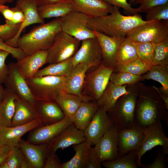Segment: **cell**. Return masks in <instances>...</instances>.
<instances>
[{"mask_svg":"<svg viewBox=\"0 0 168 168\" xmlns=\"http://www.w3.org/2000/svg\"><path fill=\"white\" fill-rule=\"evenodd\" d=\"M12 8L13 11L12 20V21L5 23L10 25L21 23L24 19V15L22 11L16 5Z\"/></svg>","mask_w":168,"mask_h":168,"instance_id":"816d5d0a","label":"cell"},{"mask_svg":"<svg viewBox=\"0 0 168 168\" xmlns=\"http://www.w3.org/2000/svg\"><path fill=\"white\" fill-rule=\"evenodd\" d=\"M10 54L9 52L0 49V82L2 84L4 83L8 73V66L5 61Z\"/></svg>","mask_w":168,"mask_h":168,"instance_id":"c3c4849f","label":"cell"},{"mask_svg":"<svg viewBox=\"0 0 168 168\" xmlns=\"http://www.w3.org/2000/svg\"><path fill=\"white\" fill-rule=\"evenodd\" d=\"M114 71L113 68L106 67L102 63L94 70L86 74L82 89L83 95L97 102Z\"/></svg>","mask_w":168,"mask_h":168,"instance_id":"8992f818","label":"cell"},{"mask_svg":"<svg viewBox=\"0 0 168 168\" xmlns=\"http://www.w3.org/2000/svg\"><path fill=\"white\" fill-rule=\"evenodd\" d=\"M40 125L38 119L26 124L15 126H0V145L11 148L16 146L21 137L32 129Z\"/></svg>","mask_w":168,"mask_h":168,"instance_id":"cb8c5ba5","label":"cell"},{"mask_svg":"<svg viewBox=\"0 0 168 168\" xmlns=\"http://www.w3.org/2000/svg\"><path fill=\"white\" fill-rule=\"evenodd\" d=\"M155 90H156L160 95V97L162 99L166 109L168 110V96H167L161 93L159 89L155 86H152Z\"/></svg>","mask_w":168,"mask_h":168,"instance_id":"9f6ffc18","label":"cell"},{"mask_svg":"<svg viewBox=\"0 0 168 168\" xmlns=\"http://www.w3.org/2000/svg\"><path fill=\"white\" fill-rule=\"evenodd\" d=\"M34 107L40 126L57 123L65 117L55 101H36Z\"/></svg>","mask_w":168,"mask_h":168,"instance_id":"ffe728a7","label":"cell"},{"mask_svg":"<svg viewBox=\"0 0 168 168\" xmlns=\"http://www.w3.org/2000/svg\"><path fill=\"white\" fill-rule=\"evenodd\" d=\"M126 37L136 42H160L168 38V21H150L136 27Z\"/></svg>","mask_w":168,"mask_h":168,"instance_id":"ba28073f","label":"cell"},{"mask_svg":"<svg viewBox=\"0 0 168 168\" xmlns=\"http://www.w3.org/2000/svg\"><path fill=\"white\" fill-rule=\"evenodd\" d=\"M73 124L69 117L65 116L57 123L38 126L29 132L27 141L34 144H47L62 131Z\"/></svg>","mask_w":168,"mask_h":168,"instance_id":"2e32d148","label":"cell"},{"mask_svg":"<svg viewBox=\"0 0 168 168\" xmlns=\"http://www.w3.org/2000/svg\"><path fill=\"white\" fill-rule=\"evenodd\" d=\"M118 132L119 129L113 125L95 145L94 147L101 163L119 157Z\"/></svg>","mask_w":168,"mask_h":168,"instance_id":"5bb4252c","label":"cell"},{"mask_svg":"<svg viewBox=\"0 0 168 168\" xmlns=\"http://www.w3.org/2000/svg\"><path fill=\"white\" fill-rule=\"evenodd\" d=\"M137 54L139 59L151 67L154 53L153 43L149 42H136Z\"/></svg>","mask_w":168,"mask_h":168,"instance_id":"60d3db41","label":"cell"},{"mask_svg":"<svg viewBox=\"0 0 168 168\" xmlns=\"http://www.w3.org/2000/svg\"><path fill=\"white\" fill-rule=\"evenodd\" d=\"M80 41L61 31L57 34L53 44L47 50V63H59L72 57L79 49Z\"/></svg>","mask_w":168,"mask_h":168,"instance_id":"52a82bcc","label":"cell"},{"mask_svg":"<svg viewBox=\"0 0 168 168\" xmlns=\"http://www.w3.org/2000/svg\"><path fill=\"white\" fill-rule=\"evenodd\" d=\"M0 168H9V167L8 163L6 162L0 166Z\"/></svg>","mask_w":168,"mask_h":168,"instance_id":"91938a15","label":"cell"},{"mask_svg":"<svg viewBox=\"0 0 168 168\" xmlns=\"http://www.w3.org/2000/svg\"><path fill=\"white\" fill-rule=\"evenodd\" d=\"M26 80L36 101H55L59 95L66 91L65 77L47 76Z\"/></svg>","mask_w":168,"mask_h":168,"instance_id":"5b68a950","label":"cell"},{"mask_svg":"<svg viewBox=\"0 0 168 168\" xmlns=\"http://www.w3.org/2000/svg\"><path fill=\"white\" fill-rule=\"evenodd\" d=\"M0 13L4 17L5 23L12 20L13 15L12 8H10L4 4H0Z\"/></svg>","mask_w":168,"mask_h":168,"instance_id":"f5cc1de1","label":"cell"},{"mask_svg":"<svg viewBox=\"0 0 168 168\" xmlns=\"http://www.w3.org/2000/svg\"><path fill=\"white\" fill-rule=\"evenodd\" d=\"M86 141L84 131L77 128L73 124L67 127L47 144L48 150L56 152L59 149L67 148Z\"/></svg>","mask_w":168,"mask_h":168,"instance_id":"ac0fdd59","label":"cell"},{"mask_svg":"<svg viewBox=\"0 0 168 168\" xmlns=\"http://www.w3.org/2000/svg\"><path fill=\"white\" fill-rule=\"evenodd\" d=\"M154 53L152 66H168V38L156 43H153Z\"/></svg>","mask_w":168,"mask_h":168,"instance_id":"8d00e7d4","label":"cell"},{"mask_svg":"<svg viewBox=\"0 0 168 168\" xmlns=\"http://www.w3.org/2000/svg\"><path fill=\"white\" fill-rule=\"evenodd\" d=\"M114 125L112 120L107 112L99 107L84 130L86 140L91 146L95 145Z\"/></svg>","mask_w":168,"mask_h":168,"instance_id":"4fadbf2b","label":"cell"},{"mask_svg":"<svg viewBox=\"0 0 168 168\" xmlns=\"http://www.w3.org/2000/svg\"><path fill=\"white\" fill-rule=\"evenodd\" d=\"M106 168H138L139 167L137 150H132L124 156L101 163Z\"/></svg>","mask_w":168,"mask_h":168,"instance_id":"d590c367","label":"cell"},{"mask_svg":"<svg viewBox=\"0 0 168 168\" xmlns=\"http://www.w3.org/2000/svg\"><path fill=\"white\" fill-rule=\"evenodd\" d=\"M4 84L6 88L12 90L20 99L34 107L36 101L30 91L26 80L20 74L16 63L10 62Z\"/></svg>","mask_w":168,"mask_h":168,"instance_id":"8fae6325","label":"cell"},{"mask_svg":"<svg viewBox=\"0 0 168 168\" xmlns=\"http://www.w3.org/2000/svg\"><path fill=\"white\" fill-rule=\"evenodd\" d=\"M152 79L160 83L162 85L160 91L168 96V66L153 65L145 74L142 75V81Z\"/></svg>","mask_w":168,"mask_h":168,"instance_id":"e575fe53","label":"cell"},{"mask_svg":"<svg viewBox=\"0 0 168 168\" xmlns=\"http://www.w3.org/2000/svg\"><path fill=\"white\" fill-rule=\"evenodd\" d=\"M110 81L117 86L133 85L142 81V76L136 75L125 72L114 71Z\"/></svg>","mask_w":168,"mask_h":168,"instance_id":"f35d334b","label":"cell"},{"mask_svg":"<svg viewBox=\"0 0 168 168\" xmlns=\"http://www.w3.org/2000/svg\"><path fill=\"white\" fill-rule=\"evenodd\" d=\"M99 107L96 101H83L75 113L70 118L77 128L84 130Z\"/></svg>","mask_w":168,"mask_h":168,"instance_id":"484cf974","label":"cell"},{"mask_svg":"<svg viewBox=\"0 0 168 168\" xmlns=\"http://www.w3.org/2000/svg\"><path fill=\"white\" fill-rule=\"evenodd\" d=\"M101 166L94 147H91L89 152L84 168H101Z\"/></svg>","mask_w":168,"mask_h":168,"instance_id":"681fc988","label":"cell"},{"mask_svg":"<svg viewBox=\"0 0 168 168\" xmlns=\"http://www.w3.org/2000/svg\"><path fill=\"white\" fill-rule=\"evenodd\" d=\"M40 17L43 19L51 18L63 17L73 11L72 3L58 2L38 7Z\"/></svg>","mask_w":168,"mask_h":168,"instance_id":"4dcf8cb0","label":"cell"},{"mask_svg":"<svg viewBox=\"0 0 168 168\" xmlns=\"http://www.w3.org/2000/svg\"><path fill=\"white\" fill-rule=\"evenodd\" d=\"M89 68L84 63H79L74 66L69 73L66 77V91L78 96L84 101L91 100L84 96L82 92L87 70Z\"/></svg>","mask_w":168,"mask_h":168,"instance_id":"d4e9b609","label":"cell"},{"mask_svg":"<svg viewBox=\"0 0 168 168\" xmlns=\"http://www.w3.org/2000/svg\"><path fill=\"white\" fill-rule=\"evenodd\" d=\"M80 47L72 57L74 66L80 63L87 64L89 68L97 67L102 62L101 50L96 37L82 41Z\"/></svg>","mask_w":168,"mask_h":168,"instance_id":"7c38bea8","label":"cell"},{"mask_svg":"<svg viewBox=\"0 0 168 168\" xmlns=\"http://www.w3.org/2000/svg\"><path fill=\"white\" fill-rule=\"evenodd\" d=\"M119 8L113 6L112 11L109 14L89 19L88 28L92 30H96L111 37L124 38L136 27L150 21L143 20L138 14L123 15L120 13Z\"/></svg>","mask_w":168,"mask_h":168,"instance_id":"7a4b0ae2","label":"cell"},{"mask_svg":"<svg viewBox=\"0 0 168 168\" xmlns=\"http://www.w3.org/2000/svg\"><path fill=\"white\" fill-rule=\"evenodd\" d=\"M15 109L11 126L21 125L38 119L34 107L18 97L15 101Z\"/></svg>","mask_w":168,"mask_h":168,"instance_id":"4316f807","label":"cell"},{"mask_svg":"<svg viewBox=\"0 0 168 168\" xmlns=\"http://www.w3.org/2000/svg\"><path fill=\"white\" fill-rule=\"evenodd\" d=\"M21 23L10 25H0V38L4 41L14 37L17 33Z\"/></svg>","mask_w":168,"mask_h":168,"instance_id":"f6af8a7d","label":"cell"},{"mask_svg":"<svg viewBox=\"0 0 168 168\" xmlns=\"http://www.w3.org/2000/svg\"><path fill=\"white\" fill-rule=\"evenodd\" d=\"M61 31L82 41L96 36L88 27L89 18L80 12L72 11L61 17Z\"/></svg>","mask_w":168,"mask_h":168,"instance_id":"9c48e42d","label":"cell"},{"mask_svg":"<svg viewBox=\"0 0 168 168\" xmlns=\"http://www.w3.org/2000/svg\"><path fill=\"white\" fill-rule=\"evenodd\" d=\"M146 13V21H168V3L153 7Z\"/></svg>","mask_w":168,"mask_h":168,"instance_id":"b9f144b4","label":"cell"},{"mask_svg":"<svg viewBox=\"0 0 168 168\" xmlns=\"http://www.w3.org/2000/svg\"><path fill=\"white\" fill-rule=\"evenodd\" d=\"M138 58L136 42L127 37H125L120 44L117 51V66L128 64Z\"/></svg>","mask_w":168,"mask_h":168,"instance_id":"f546056e","label":"cell"},{"mask_svg":"<svg viewBox=\"0 0 168 168\" xmlns=\"http://www.w3.org/2000/svg\"><path fill=\"white\" fill-rule=\"evenodd\" d=\"M0 49L9 52L14 58L19 60L26 55L18 48L10 47L6 44L3 40L0 38Z\"/></svg>","mask_w":168,"mask_h":168,"instance_id":"f907efd6","label":"cell"},{"mask_svg":"<svg viewBox=\"0 0 168 168\" xmlns=\"http://www.w3.org/2000/svg\"><path fill=\"white\" fill-rule=\"evenodd\" d=\"M38 7L58 3L69 2L73 3L72 0H35Z\"/></svg>","mask_w":168,"mask_h":168,"instance_id":"11a10c76","label":"cell"},{"mask_svg":"<svg viewBox=\"0 0 168 168\" xmlns=\"http://www.w3.org/2000/svg\"><path fill=\"white\" fill-rule=\"evenodd\" d=\"M2 84L0 82V104L4 99L6 93L5 89L3 88Z\"/></svg>","mask_w":168,"mask_h":168,"instance_id":"6f0895ef","label":"cell"},{"mask_svg":"<svg viewBox=\"0 0 168 168\" xmlns=\"http://www.w3.org/2000/svg\"><path fill=\"white\" fill-rule=\"evenodd\" d=\"M92 30L100 46L102 55V63L106 67L113 68L114 70L117 66V51L125 37H111L96 30Z\"/></svg>","mask_w":168,"mask_h":168,"instance_id":"d6986e66","label":"cell"},{"mask_svg":"<svg viewBox=\"0 0 168 168\" xmlns=\"http://www.w3.org/2000/svg\"><path fill=\"white\" fill-rule=\"evenodd\" d=\"M168 3V0H136L135 3L139 4L138 7L141 12H146L150 8Z\"/></svg>","mask_w":168,"mask_h":168,"instance_id":"bcb514c9","label":"cell"},{"mask_svg":"<svg viewBox=\"0 0 168 168\" xmlns=\"http://www.w3.org/2000/svg\"><path fill=\"white\" fill-rule=\"evenodd\" d=\"M83 101L80 96L66 91L60 93L55 100L65 116L69 118L75 113Z\"/></svg>","mask_w":168,"mask_h":168,"instance_id":"d6a6232c","label":"cell"},{"mask_svg":"<svg viewBox=\"0 0 168 168\" xmlns=\"http://www.w3.org/2000/svg\"><path fill=\"white\" fill-rule=\"evenodd\" d=\"M16 6L23 12L24 19L21 23L19 30L12 38L4 41L8 46L17 48V41L23 31L27 26L35 24L44 23V20L40 16L38 6L35 0H17Z\"/></svg>","mask_w":168,"mask_h":168,"instance_id":"9a60e30c","label":"cell"},{"mask_svg":"<svg viewBox=\"0 0 168 168\" xmlns=\"http://www.w3.org/2000/svg\"><path fill=\"white\" fill-rule=\"evenodd\" d=\"M6 95L0 104V126L11 127L15 109V101L18 98L12 90L6 88Z\"/></svg>","mask_w":168,"mask_h":168,"instance_id":"f1b7e54d","label":"cell"},{"mask_svg":"<svg viewBox=\"0 0 168 168\" xmlns=\"http://www.w3.org/2000/svg\"><path fill=\"white\" fill-rule=\"evenodd\" d=\"M61 18H58L33 28L21 36L17 47L26 55L39 50H47L53 44L57 34L61 31Z\"/></svg>","mask_w":168,"mask_h":168,"instance_id":"3957f363","label":"cell"},{"mask_svg":"<svg viewBox=\"0 0 168 168\" xmlns=\"http://www.w3.org/2000/svg\"><path fill=\"white\" fill-rule=\"evenodd\" d=\"M11 149V148L8 146L0 145V166L6 162Z\"/></svg>","mask_w":168,"mask_h":168,"instance_id":"db71d44e","label":"cell"},{"mask_svg":"<svg viewBox=\"0 0 168 168\" xmlns=\"http://www.w3.org/2000/svg\"><path fill=\"white\" fill-rule=\"evenodd\" d=\"M128 85L117 86L110 81L97 102L99 107L106 112L112 110L117 99L128 92L127 88Z\"/></svg>","mask_w":168,"mask_h":168,"instance_id":"83f0119b","label":"cell"},{"mask_svg":"<svg viewBox=\"0 0 168 168\" xmlns=\"http://www.w3.org/2000/svg\"><path fill=\"white\" fill-rule=\"evenodd\" d=\"M151 67L138 58L128 64L117 66L114 71L125 72L136 75L142 76L146 73Z\"/></svg>","mask_w":168,"mask_h":168,"instance_id":"ab89813d","label":"cell"},{"mask_svg":"<svg viewBox=\"0 0 168 168\" xmlns=\"http://www.w3.org/2000/svg\"><path fill=\"white\" fill-rule=\"evenodd\" d=\"M136 124L144 128L161 121L168 124V113L158 91L139 82L135 110Z\"/></svg>","mask_w":168,"mask_h":168,"instance_id":"6da1fadb","label":"cell"},{"mask_svg":"<svg viewBox=\"0 0 168 168\" xmlns=\"http://www.w3.org/2000/svg\"><path fill=\"white\" fill-rule=\"evenodd\" d=\"M16 146L22 151L30 168H44L48 151L47 144H34L21 138Z\"/></svg>","mask_w":168,"mask_h":168,"instance_id":"7402d4cb","label":"cell"},{"mask_svg":"<svg viewBox=\"0 0 168 168\" xmlns=\"http://www.w3.org/2000/svg\"><path fill=\"white\" fill-rule=\"evenodd\" d=\"M74 66L72 57L63 62L49 64L46 67L40 69L34 77L47 76L66 77Z\"/></svg>","mask_w":168,"mask_h":168,"instance_id":"836d02e7","label":"cell"},{"mask_svg":"<svg viewBox=\"0 0 168 168\" xmlns=\"http://www.w3.org/2000/svg\"><path fill=\"white\" fill-rule=\"evenodd\" d=\"M6 162L9 168H30L23 152L17 146L11 148Z\"/></svg>","mask_w":168,"mask_h":168,"instance_id":"74e56055","label":"cell"},{"mask_svg":"<svg viewBox=\"0 0 168 168\" xmlns=\"http://www.w3.org/2000/svg\"><path fill=\"white\" fill-rule=\"evenodd\" d=\"M128 93L120 96L113 108L107 112L114 125L120 129L131 127L136 124L135 110L139 91V82L127 86Z\"/></svg>","mask_w":168,"mask_h":168,"instance_id":"277c9868","label":"cell"},{"mask_svg":"<svg viewBox=\"0 0 168 168\" xmlns=\"http://www.w3.org/2000/svg\"><path fill=\"white\" fill-rule=\"evenodd\" d=\"M73 11L82 13L89 19L106 15L112 11L113 6L101 0H72Z\"/></svg>","mask_w":168,"mask_h":168,"instance_id":"603a6c76","label":"cell"},{"mask_svg":"<svg viewBox=\"0 0 168 168\" xmlns=\"http://www.w3.org/2000/svg\"><path fill=\"white\" fill-rule=\"evenodd\" d=\"M167 154L163 149H159L157 156L151 163L146 165H142L140 167L142 168H165L167 167L168 162Z\"/></svg>","mask_w":168,"mask_h":168,"instance_id":"7bdbcfd3","label":"cell"},{"mask_svg":"<svg viewBox=\"0 0 168 168\" xmlns=\"http://www.w3.org/2000/svg\"><path fill=\"white\" fill-rule=\"evenodd\" d=\"M15 0H0V4H5L6 3H10Z\"/></svg>","mask_w":168,"mask_h":168,"instance_id":"680465c9","label":"cell"},{"mask_svg":"<svg viewBox=\"0 0 168 168\" xmlns=\"http://www.w3.org/2000/svg\"><path fill=\"white\" fill-rule=\"evenodd\" d=\"M143 128L144 137L140 147L137 149L140 167L142 165L141 162L142 156L157 146L162 147L165 152L168 154V138L165 135L161 121Z\"/></svg>","mask_w":168,"mask_h":168,"instance_id":"30bf717a","label":"cell"},{"mask_svg":"<svg viewBox=\"0 0 168 168\" xmlns=\"http://www.w3.org/2000/svg\"><path fill=\"white\" fill-rule=\"evenodd\" d=\"M113 6H116L123 8L124 12L130 15L141 12L138 7L134 8L132 7V4L128 2L127 0H101Z\"/></svg>","mask_w":168,"mask_h":168,"instance_id":"ee69618b","label":"cell"},{"mask_svg":"<svg viewBox=\"0 0 168 168\" xmlns=\"http://www.w3.org/2000/svg\"><path fill=\"white\" fill-rule=\"evenodd\" d=\"M144 135V128L136 124L129 128L119 129V157L124 156L132 150L137 149Z\"/></svg>","mask_w":168,"mask_h":168,"instance_id":"e0dca14e","label":"cell"},{"mask_svg":"<svg viewBox=\"0 0 168 168\" xmlns=\"http://www.w3.org/2000/svg\"><path fill=\"white\" fill-rule=\"evenodd\" d=\"M47 50H39L17 60L16 63L18 69L26 79L34 77L40 68L47 63Z\"/></svg>","mask_w":168,"mask_h":168,"instance_id":"44dd1931","label":"cell"},{"mask_svg":"<svg viewBox=\"0 0 168 168\" xmlns=\"http://www.w3.org/2000/svg\"><path fill=\"white\" fill-rule=\"evenodd\" d=\"M61 165L62 163L56 152L48 150L44 168H61Z\"/></svg>","mask_w":168,"mask_h":168,"instance_id":"7dc6e473","label":"cell"},{"mask_svg":"<svg viewBox=\"0 0 168 168\" xmlns=\"http://www.w3.org/2000/svg\"><path fill=\"white\" fill-rule=\"evenodd\" d=\"M91 146L86 140L72 145L75 155L69 161L62 163L61 168H84Z\"/></svg>","mask_w":168,"mask_h":168,"instance_id":"1f68e13d","label":"cell"},{"mask_svg":"<svg viewBox=\"0 0 168 168\" xmlns=\"http://www.w3.org/2000/svg\"><path fill=\"white\" fill-rule=\"evenodd\" d=\"M136 0H130V3L132 4L134 3Z\"/></svg>","mask_w":168,"mask_h":168,"instance_id":"94428289","label":"cell"}]
</instances>
